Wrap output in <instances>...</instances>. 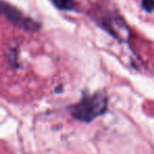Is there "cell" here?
Wrapping results in <instances>:
<instances>
[{
    "label": "cell",
    "mask_w": 154,
    "mask_h": 154,
    "mask_svg": "<svg viewBox=\"0 0 154 154\" xmlns=\"http://www.w3.org/2000/svg\"><path fill=\"white\" fill-rule=\"evenodd\" d=\"M107 97L103 93L88 96L72 108V115L84 122H90L103 114L107 109Z\"/></svg>",
    "instance_id": "1"
},
{
    "label": "cell",
    "mask_w": 154,
    "mask_h": 154,
    "mask_svg": "<svg viewBox=\"0 0 154 154\" xmlns=\"http://www.w3.org/2000/svg\"><path fill=\"white\" fill-rule=\"evenodd\" d=\"M53 3L58 8V9H62V10H68V9H72L73 3L71 0H52Z\"/></svg>",
    "instance_id": "2"
},
{
    "label": "cell",
    "mask_w": 154,
    "mask_h": 154,
    "mask_svg": "<svg viewBox=\"0 0 154 154\" xmlns=\"http://www.w3.org/2000/svg\"><path fill=\"white\" fill-rule=\"evenodd\" d=\"M143 7L146 11L151 12L154 10V0H143Z\"/></svg>",
    "instance_id": "3"
}]
</instances>
